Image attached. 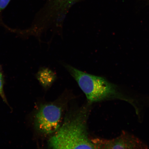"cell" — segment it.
Wrapping results in <instances>:
<instances>
[{
	"instance_id": "obj_1",
	"label": "cell",
	"mask_w": 149,
	"mask_h": 149,
	"mask_svg": "<svg viewBox=\"0 0 149 149\" xmlns=\"http://www.w3.org/2000/svg\"><path fill=\"white\" fill-rule=\"evenodd\" d=\"M88 114L83 109L69 115L48 141V146L53 149L95 148L87 132Z\"/></svg>"
},
{
	"instance_id": "obj_4",
	"label": "cell",
	"mask_w": 149,
	"mask_h": 149,
	"mask_svg": "<svg viewBox=\"0 0 149 149\" xmlns=\"http://www.w3.org/2000/svg\"><path fill=\"white\" fill-rule=\"evenodd\" d=\"M97 149H146L148 146L135 136L123 131L120 136L111 139H92Z\"/></svg>"
},
{
	"instance_id": "obj_3",
	"label": "cell",
	"mask_w": 149,
	"mask_h": 149,
	"mask_svg": "<svg viewBox=\"0 0 149 149\" xmlns=\"http://www.w3.org/2000/svg\"><path fill=\"white\" fill-rule=\"evenodd\" d=\"M62 111L60 107L53 104L41 106L35 115L36 129L44 134L55 133L61 126Z\"/></svg>"
},
{
	"instance_id": "obj_7",
	"label": "cell",
	"mask_w": 149,
	"mask_h": 149,
	"mask_svg": "<svg viewBox=\"0 0 149 149\" xmlns=\"http://www.w3.org/2000/svg\"><path fill=\"white\" fill-rule=\"evenodd\" d=\"M3 79L2 74L0 73V96L2 98L3 101L7 102V100L6 98L3 91Z\"/></svg>"
},
{
	"instance_id": "obj_2",
	"label": "cell",
	"mask_w": 149,
	"mask_h": 149,
	"mask_svg": "<svg viewBox=\"0 0 149 149\" xmlns=\"http://www.w3.org/2000/svg\"><path fill=\"white\" fill-rule=\"evenodd\" d=\"M62 64L77 81L90 103L115 98L130 102L119 92L116 86L104 78L86 73L66 63Z\"/></svg>"
},
{
	"instance_id": "obj_6",
	"label": "cell",
	"mask_w": 149,
	"mask_h": 149,
	"mask_svg": "<svg viewBox=\"0 0 149 149\" xmlns=\"http://www.w3.org/2000/svg\"><path fill=\"white\" fill-rule=\"evenodd\" d=\"M37 79L45 87H49L56 77L55 72L47 68H42L36 74Z\"/></svg>"
},
{
	"instance_id": "obj_8",
	"label": "cell",
	"mask_w": 149,
	"mask_h": 149,
	"mask_svg": "<svg viewBox=\"0 0 149 149\" xmlns=\"http://www.w3.org/2000/svg\"><path fill=\"white\" fill-rule=\"evenodd\" d=\"M11 0H0V12L7 6Z\"/></svg>"
},
{
	"instance_id": "obj_5",
	"label": "cell",
	"mask_w": 149,
	"mask_h": 149,
	"mask_svg": "<svg viewBox=\"0 0 149 149\" xmlns=\"http://www.w3.org/2000/svg\"><path fill=\"white\" fill-rule=\"evenodd\" d=\"M79 0H51L50 5L49 12L47 16L41 20L43 24H45L48 18L49 21L51 18H57L58 21L63 18L67 10L72 5Z\"/></svg>"
}]
</instances>
